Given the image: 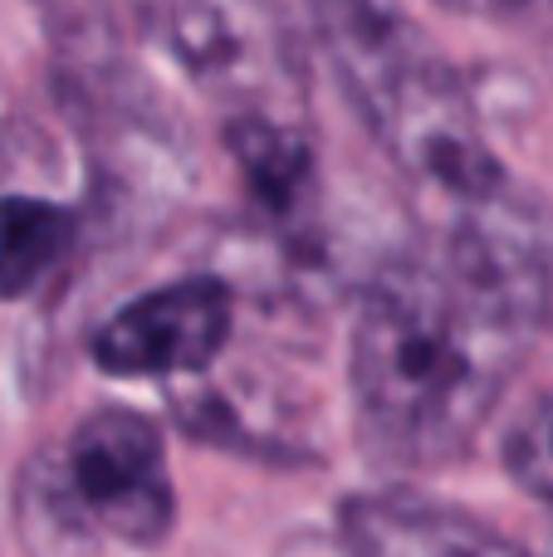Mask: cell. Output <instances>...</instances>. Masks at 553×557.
<instances>
[{"label":"cell","instance_id":"6da1fadb","mask_svg":"<svg viewBox=\"0 0 553 557\" xmlns=\"http://www.w3.org/2000/svg\"><path fill=\"white\" fill-rule=\"evenodd\" d=\"M544 313L417 240L368 278L348 386L358 435L388 470H437L470 450Z\"/></svg>","mask_w":553,"mask_h":557},{"label":"cell","instance_id":"7a4b0ae2","mask_svg":"<svg viewBox=\"0 0 553 557\" xmlns=\"http://www.w3.org/2000/svg\"><path fill=\"white\" fill-rule=\"evenodd\" d=\"M127 10L225 113H299L304 64L280 0H127Z\"/></svg>","mask_w":553,"mask_h":557},{"label":"cell","instance_id":"3957f363","mask_svg":"<svg viewBox=\"0 0 553 557\" xmlns=\"http://www.w3.org/2000/svg\"><path fill=\"white\" fill-rule=\"evenodd\" d=\"M59 480L98 543L162 548L176 523V490L162 431L133 406H98L54 441Z\"/></svg>","mask_w":553,"mask_h":557},{"label":"cell","instance_id":"277c9868","mask_svg":"<svg viewBox=\"0 0 553 557\" xmlns=\"http://www.w3.org/2000/svg\"><path fill=\"white\" fill-rule=\"evenodd\" d=\"M235 337V284L225 274H186L98 323L88 357L118 382H186L211 372Z\"/></svg>","mask_w":553,"mask_h":557},{"label":"cell","instance_id":"5b68a950","mask_svg":"<svg viewBox=\"0 0 553 557\" xmlns=\"http://www.w3.org/2000/svg\"><path fill=\"white\" fill-rule=\"evenodd\" d=\"M225 152L245 182L255 225L280 250L274 260L290 270H323L329 240H323L319 152L299 113H265V108L225 113Z\"/></svg>","mask_w":553,"mask_h":557},{"label":"cell","instance_id":"8992f818","mask_svg":"<svg viewBox=\"0 0 553 557\" xmlns=\"http://www.w3.org/2000/svg\"><path fill=\"white\" fill-rule=\"evenodd\" d=\"M319 49L368 133L446 69L441 49L397 0H309Z\"/></svg>","mask_w":553,"mask_h":557},{"label":"cell","instance_id":"52a82bcc","mask_svg":"<svg viewBox=\"0 0 553 557\" xmlns=\"http://www.w3.org/2000/svg\"><path fill=\"white\" fill-rule=\"evenodd\" d=\"M192 386L167 396V411L182 425L192 441L206 445H225L235 455H255V460L270 465H314L323 460V450L314 445V435L304 431L299 411H265V392L255 382H206L201 376H186Z\"/></svg>","mask_w":553,"mask_h":557},{"label":"cell","instance_id":"ba28073f","mask_svg":"<svg viewBox=\"0 0 553 557\" xmlns=\"http://www.w3.org/2000/svg\"><path fill=\"white\" fill-rule=\"evenodd\" d=\"M339 533L358 557H534L470 513L397 494L353 499L339 519Z\"/></svg>","mask_w":553,"mask_h":557},{"label":"cell","instance_id":"9c48e42d","mask_svg":"<svg viewBox=\"0 0 553 557\" xmlns=\"http://www.w3.org/2000/svg\"><path fill=\"white\" fill-rule=\"evenodd\" d=\"M10 529L25 557H98L103 543L98 533L78 519L74 499H69L64 480H59L54 441L35 445L25 465L15 470V490H10Z\"/></svg>","mask_w":553,"mask_h":557},{"label":"cell","instance_id":"30bf717a","mask_svg":"<svg viewBox=\"0 0 553 557\" xmlns=\"http://www.w3.org/2000/svg\"><path fill=\"white\" fill-rule=\"evenodd\" d=\"M84 221L49 196H0V298H29L74 255Z\"/></svg>","mask_w":553,"mask_h":557},{"label":"cell","instance_id":"8fae6325","mask_svg":"<svg viewBox=\"0 0 553 557\" xmlns=\"http://www.w3.org/2000/svg\"><path fill=\"white\" fill-rule=\"evenodd\" d=\"M505 470L525 494L553 504V392L534 396L505 431Z\"/></svg>","mask_w":553,"mask_h":557},{"label":"cell","instance_id":"7c38bea8","mask_svg":"<svg viewBox=\"0 0 553 557\" xmlns=\"http://www.w3.org/2000/svg\"><path fill=\"white\" fill-rule=\"evenodd\" d=\"M451 15H476V20H515V15H539L553 10V0H437Z\"/></svg>","mask_w":553,"mask_h":557},{"label":"cell","instance_id":"4fadbf2b","mask_svg":"<svg viewBox=\"0 0 553 557\" xmlns=\"http://www.w3.org/2000/svg\"><path fill=\"white\" fill-rule=\"evenodd\" d=\"M274 557H358V553L348 548V539L339 529H329V533H294V539L280 543Z\"/></svg>","mask_w":553,"mask_h":557},{"label":"cell","instance_id":"5bb4252c","mask_svg":"<svg viewBox=\"0 0 553 557\" xmlns=\"http://www.w3.org/2000/svg\"><path fill=\"white\" fill-rule=\"evenodd\" d=\"M529 553H534V557H553V529L544 533V543H539V548H529Z\"/></svg>","mask_w":553,"mask_h":557},{"label":"cell","instance_id":"9a60e30c","mask_svg":"<svg viewBox=\"0 0 553 557\" xmlns=\"http://www.w3.org/2000/svg\"><path fill=\"white\" fill-rule=\"evenodd\" d=\"M544 323H553V304H549V318H544Z\"/></svg>","mask_w":553,"mask_h":557}]
</instances>
